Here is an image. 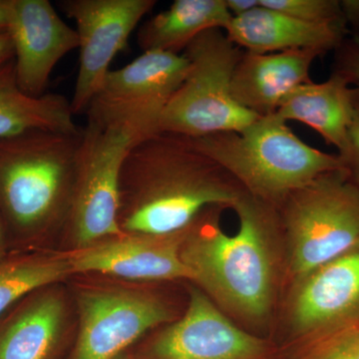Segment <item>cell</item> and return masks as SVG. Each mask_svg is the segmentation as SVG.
<instances>
[{"label":"cell","mask_w":359,"mask_h":359,"mask_svg":"<svg viewBox=\"0 0 359 359\" xmlns=\"http://www.w3.org/2000/svg\"><path fill=\"white\" fill-rule=\"evenodd\" d=\"M242 48L224 30H207L182 52L188 70L161 117L158 133L195 139L221 132L242 131L257 119L238 105L231 79Z\"/></svg>","instance_id":"5"},{"label":"cell","mask_w":359,"mask_h":359,"mask_svg":"<svg viewBox=\"0 0 359 359\" xmlns=\"http://www.w3.org/2000/svg\"><path fill=\"white\" fill-rule=\"evenodd\" d=\"M82 134L30 130L0 139V218L20 233L69 219Z\"/></svg>","instance_id":"3"},{"label":"cell","mask_w":359,"mask_h":359,"mask_svg":"<svg viewBox=\"0 0 359 359\" xmlns=\"http://www.w3.org/2000/svg\"><path fill=\"white\" fill-rule=\"evenodd\" d=\"M154 0H63L59 6L76 23L79 68L70 101L74 115L86 112L116 54L126 46Z\"/></svg>","instance_id":"9"},{"label":"cell","mask_w":359,"mask_h":359,"mask_svg":"<svg viewBox=\"0 0 359 359\" xmlns=\"http://www.w3.org/2000/svg\"><path fill=\"white\" fill-rule=\"evenodd\" d=\"M259 6L304 22L346 20L339 0H259Z\"/></svg>","instance_id":"22"},{"label":"cell","mask_w":359,"mask_h":359,"mask_svg":"<svg viewBox=\"0 0 359 359\" xmlns=\"http://www.w3.org/2000/svg\"><path fill=\"white\" fill-rule=\"evenodd\" d=\"M191 140L262 202H285L321 175L341 169L339 155L304 143L278 113L257 118L242 131Z\"/></svg>","instance_id":"4"},{"label":"cell","mask_w":359,"mask_h":359,"mask_svg":"<svg viewBox=\"0 0 359 359\" xmlns=\"http://www.w3.org/2000/svg\"><path fill=\"white\" fill-rule=\"evenodd\" d=\"M4 257V226L0 218V259Z\"/></svg>","instance_id":"30"},{"label":"cell","mask_w":359,"mask_h":359,"mask_svg":"<svg viewBox=\"0 0 359 359\" xmlns=\"http://www.w3.org/2000/svg\"><path fill=\"white\" fill-rule=\"evenodd\" d=\"M309 359H359V327L328 335Z\"/></svg>","instance_id":"24"},{"label":"cell","mask_w":359,"mask_h":359,"mask_svg":"<svg viewBox=\"0 0 359 359\" xmlns=\"http://www.w3.org/2000/svg\"><path fill=\"white\" fill-rule=\"evenodd\" d=\"M231 18L226 0H175L141 26L138 44L143 52L182 54L201 33L215 28L226 30Z\"/></svg>","instance_id":"20"},{"label":"cell","mask_w":359,"mask_h":359,"mask_svg":"<svg viewBox=\"0 0 359 359\" xmlns=\"http://www.w3.org/2000/svg\"><path fill=\"white\" fill-rule=\"evenodd\" d=\"M332 72L346 78L354 86H359V39L349 34L334 51Z\"/></svg>","instance_id":"25"},{"label":"cell","mask_w":359,"mask_h":359,"mask_svg":"<svg viewBox=\"0 0 359 359\" xmlns=\"http://www.w3.org/2000/svg\"><path fill=\"white\" fill-rule=\"evenodd\" d=\"M263 204L245 193L233 205L238 218L233 235L222 231L212 216L202 226L196 219L181 249L192 280L238 313L255 318L268 313L271 295L269 216Z\"/></svg>","instance_id":"2"},{"label":"cell","mask_w":359,"mask_h":359,"mask_svg":"<svg viewBox=\"0 0 359 359\" xmlns=\"http://www.w3.org/2000/svg\"><path fill=\"white\" fill-rule=\"evenodd\" d=\"M355 86L337 73L321 83L302 85L280 104L278 114L313 129L337 151L344 147L353 113Z\"/></svg>","instance_id":"17"},{"label":"cell","mask_w":359,"mask_h":359,"mask_svg":"<svg viewBox=\"0 0 359 359\" xmlns=\"http://www.w3.org/2000/svg\"><path fill=\"white\" fill-rule=\"evenodd\" d=\"M14 57L13 45L8 32H0V67Z\"/></svg>","instance_id":"28"},{"label":"cell","mask_w":359,"mask_h":359,"mask_svg":"<svg viewBox=\"0 0 359 359\" xmlns=\"http://www.w3.org/2000/svg\"><path fill=\"white\" fill-rule=\"evenodd\" d=\"M6 32L13 41L18 83L33 97L47 93L52 71L79 46L76 30L48 0H8Z\"/></svg>","instance_id":"11"},{"label":"cell","mask_w":359,"mask_h":359,"mask_svg":"<svg viewBox=\"0 0 359 359\" xmlns=\"http://www.w3.org/2000/svg\"><path fill=\"white\" fill-rule=\"evenodd\" d=\"M340 4L351 34L359 39V0H341Z\"/></svg>","instance_id":"26"},{"label":"cell","mask_w":359,"mask_h":359,"mask_svg":"<svg viewBox=\"0 0 359 359\" xmlns=\"http://www.w3.org/2000/svg\"><path fill=\"white\" fill-rule=\"evenodd\" d=\"M185 231L169 236L124 233L79 248L68 257L72 273H100L134 280L189 278L180 245Z\"/></svg>","instance_id":"12"},{"label":"cell","mask_w":359,"mask_h":359,"mask_svg":"<svg viewBox=\"0 0 359 359\" xmlns=\"http://www.w3.org/2000/svg\"><path fill=\"white\" fill-rule=\"evenodd\" d=\"M187 70L183 53L144 51L128 65L108 72L85 112L88 121L128 125L145 137L158 133L161 117Z\"/></svg>","instance_id":"8"},{"label":"cell","mask_w":359,"mask_h":359,"mask_svg":"<svg viewBox=\"0 0 359 359\" xmlns=\"http://www.w3.org/2000/svg\"><path fill=\"white\" fill-rule=\"evenodd\" d=\"M226 4L231 15L238 18L259 6V0H226Z\"/></svg>","instance_id":"27"},{"label":"cell","mask_w":359,"mask_h":359,"mask_svg":"<svg viewBox=\"0 0 359 359\" xmlns=\"http://www.w3.org/2000/svg\"><path fill=\"white\" fill-rule=\"evenodd\" d=\"M224 32L245 51L266 54L311 50L320 56L337 50L351 34L346 20L304 22L262 6L231 18Z\"/></svg>","instance_id":"15"},{"label":"cell","mask_w":359,"mask_h":359,"mask_svg":"<svg viewBox=\"0 0 359 359\" xmlns=\"http://www.w3.org/2000/svg\"><path fill=\"white\" fill-rule=\"evenodd\" d=\"M337 155L342 171L354 185L359 187V86H355L353 118L347 130L346 142Z\"/></svg>","instance_id":"23"},{"label":"cell","mask_w":359,"mask_h":359,"mask_svg":"<svg viewBox=\"0 0 359 359\" xmlns=\"http://www.w3.org/2000/svg\"><path fill=\"white\" fill-rule=\"evenodd\" d=\"M65 316V302L58 294L34 295L0 328V359H49Z\"/></svg>","instance_id":"19"},{"label":"cell","mask_w":359,"mask_h":359,"mask_svg":"<svg viewBox=\"0 0 359 359\" xmlns=\"http://www.w3.org/2000/svg\"><path fill=\"white\" fill-rule=\"evenodd\" d=\"M78 302L80 330L72 359H113L149 330L170 320L162 302L136 290H87Z\"/></svg>","instance_id":"10"},{"label":"cell","mask_w":359,"mask_h":359,"mask_svg":"<svg viewBox=\"0 0 359 359\" xmlns=\"http://www.w3.org/2000/svg\"><path fill=\"white\" fill-rule=\"evenodd\" d=\"M294 318L302 330L328 335L359 327V243L306 276Z\"/></svg>","instance_id":"14"},{"label":"cell","mask_w":359,"mask_h":359,"mask_svg":"<svg viewBox=\"0 0 359 359\" xmlns=\"http://www.w3.org/2000/svg\"><path fill=\"white\" fill-rule=\"evenodd\" d=\"M8 23V0H0V32H6Z\"/></svg>","instance_id":"29"},{"label":"cell","mask_w":359,"mask_h":359,"mask_svg":"<svg viewBox=\"0 0 359 359\" xmlns=\"http://www.w3.org/2000/svg\"><path fill=\"white\" fill-rule=\"evenodd\" d=\"M292 269L308 276L359 243V187L342 169L321 175L285 201Z\"/></svg>","instance_id":"6"},{"label":"cell","mask_w":359,"mask_h":359,"mask_svg":"<svg viewBox=\"0 0 359 359\" xmlns=\"http://www.w3.org/2000/svg\"><path fill=\"white\" fill-rule=\"evenodd\" d=\"M320 56L311 50L266 54L244 50L231 79L233 99L257 117L275 114L294 89L313 81L311 66Z\"/></svg>","instance_id":"16"},{"label":"cell","mask_w":359,"mask_h":359,"mask_svg":"<svg viewBox=\"0 0 359 359\" xmlns=\"http://www.w3.org/2000/svg\"><path fill=\"white\" fill-rule=\"evenodd\" d=\"M262 351L259 339L235 327L197 290L191 292L185 316L153 346L161 359H252Z\"/></svg>","instance_id":"13"},{"label":"cell","mask_w":359,"mask_h":359,"mask_svg":"<svg viewBox=\"0 0 359 359\" xmlns=\"http://www.w3.org/2000/svg\"><path fill=\"white\" fill-rule=\"evenodd\" d=\"M30 130H48L65 134L81 133L69 100L59 94L33 97L21 90L14 61L0 67V139Z\"/></svg>","instance_id":"18"},{"label":"cell","mask_w":359,"mask_h":359,"mask_svg":"<svg viewBox=\"0 0 359 359\" xmlns=\"http://www.w3.org/2000/svg\"><path fill=\"white\" fill-rule=\"evenodd\" d=\"M243 187L187 137L156 133L129 151L120 177L124 233L169 236L212 207H233Z\"/></svg>","instance_id":"1"},{"label":"cell","mask_w":359,"mask_h":359,"mask_svg":"<svg viewBox=\"0 0 359 359\" xmlns=\"http://www.w3.org/2000/svg\"><path fill=\"white\" fill-rule=\"evenodd\" d=\"M71 273L68 257L25 256L0 259V316L26 295Z\"/></svg>","instance_id":"21"},{"label":"cell","mask_w":359,"mask_h":359,"mask_svg":"<svg viewBox=\"0 0 359 359\" xmlns=\"http://www.w3.org/2000/svg\"><path fill=\"white\" fill-rule=\"evenodd\" d=\"M146 138L125 124L88 121L82 134L71 207V233L80 248L124 233L119 223L120 177L125 158Z\"/></svg>","instance_id":"7"}]
</instances>
